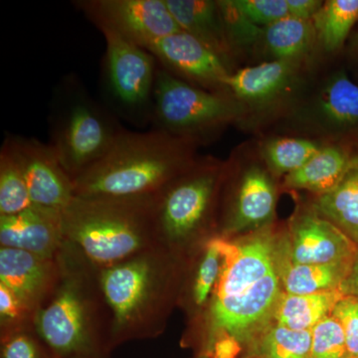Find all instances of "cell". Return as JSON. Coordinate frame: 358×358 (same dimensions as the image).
Here are the masks:
<instances>
[{"label": "cell", "instance_id": "obj_35", "mask_svg": "<svg viewBox=\"0 0 358 358\" xmlns=\"http://www.w3.org/2000/svg\"><path fill=\"white\" fill-rule=\"evenodd\" d=\"M243 352V343L227 333L212 336L199 355L207 358H240Z\"/></svg>", "mask_w": 358, "mask_h": 358}, {"label": "cell", "instance_id": "obj_19", "mask_svg": "<svg viewBox=\"0 0 358 358\" xmlns=\"http://www.w3.org/2000/svg\"><path fill=\"white\" fill-rule=\"evenodd\" d=\"M182 31L192 35L235 72L236 57L228 41L218 0H166Z\"/></svg>", "mask_w": 358, "mask_h": 358}, {"label": "cell", "instance_id": "obj_14", "mask_svg": "<svg viewBox=\"0 0 358 358\" xmlns=\"http://www.w3.org/2000/svg\"><path fill=\"white\" fill-rule=\"evenodd\" d=\"M288 259L296 265L352 262L357 245L312 205L296 211L289 223Z\"/></svg>", "mask_w": 358, "mask_h": 358}, {"label": "cell", "instance_id": "obj_5", "mask_svg": "<svg viewBox=\"0 0 358 358\" xmlns=\"http://www.w3.org/2000/svg\"><path fill=\"white\" fill-rule=\"evenodd\" d=\"M226 162L199 157L155 197L157 242L187 257L217 235Z\"/></svg>", "mask_w": 358, "mask_h": 358}, {"label": "cell", "instance_id": "obj_40", "mask_svg": "<svg viewBox=\"0 0 358 358\" xmlns=\"http://www.w3.org/2000/svg\"><path fill=\"white\" fill-rule=\"evenodd\" d=\"M195 358H207L206 357H204V355H196V357Z\"/></svg>", "mask_w": 358, "mask_h": 358}, {"label": "cell", "instance_id": "obj_24", "mask_svg": "<svg viewBox=\"0 0 358 358\" xmlns=\"http://www.w3.org/2000/svg\"><path fill=\"white\" fill-rule=\"evenodd\" d=\"M352 262L296 265L286 253L280 260V275L285 293L310 294L339 289Z\"/></svg>", "mask_w": 358, "mask_h": 358}, {"label": "cell", "instance_id": "obj_1", "mask_svg": "<svg viewBox=\"0 0 358 358\" xmlns=\"http://www.w3.org/2000/svg\"><path fill=\"white\" fill-rule=\"evenodd\" d=\"M56 258L60 278L40 310L37 331L57 358H110L114 315L103 292L102 268L67 240Z\"/></svg>", "mask_w": 358, "mask_h": 358}, {"label": "cell", "instance_id": "obj_30", "mask_svg": "<svg viewBox=\"0 0 358 358\" xmlns=\"http://www.w3.org/2000/svg\"><path fill=\"white\" fill-rule=\"evenodd\" d=\"M0 358H57L36 327L0 336Z\"/></svg>", "mask_w": 358, "mask_h": 358}, {"label": "cell", "instance_id": "obj_2", "mask_svg": "<svg viewBox=\"0 0 358 358\" xmlns=\"http://www.w3.org/2000/svg\"><path fill=\"white\" fill-rule=\"evenodd\" d=\"M188 260L157 245L101 270L103 292L114 315L115 348L164 333L178 306Z\"/></svg>", "mask_w": 358, "mask_h": 358}, {"label": "cell", "instance_id": "obj_31", "mask_svg": "<svg viewBox=\"0 0 358 358\" xmlns=\"http://www.w3.org/2000/svg\"><path fill=\"white\" fill-rule=\"evenodd\" d=\"M38 313L0 284V336L36 327Z\"/></svg>", "mask_w": 358, "mask_h": 358}, {"label": "cell", "instance_id": "obj_12", "mask_svg": "<svg viewBox=\"0 0 358 358\" xmlns=\"http://www.w3.org/2000/svg\"><path fill=\"white\" fill-rule=\"evenodd\" d=\"M80 10L101 32H112L148 50L181 31L166 0H81Z\"/></svg>", "mask_w": 358, "mask_h": 358}, {"label": "cell", "instance_id": "obj_22", "mask_svg": "<svg viewBox=\"0 0 358 358\" xmlns=\"http://www.w3.org/2000/svg\"><path fill=\"white\" fill-rule=\"evenodd\" d=\"M317 45L312 21L288 16L264 28L260 47L270 60L308 63Z\"/></svg>", "mask_w": 358, "mask_h": 358}, {"label": "cell", "instance_id": "obj_9", "mask_svg": "<svg viewBox=\"0 0 358 358\" xmlns=\"http://www.w3.org/2000/svg\"><path fill=\"white\" fill-rule=\"evenodd\" d=\"M106 41L103 78L115 108L129 119H152L157 60L138 45L112 32H103Z\"/></svg>", "mask_w": 358, "mask_h": 358}, {"label": "cell", "instance_id": "obj_11", "mask_svg": "<svg viewBox=\"0 0 358 358\" xmlns=\"http://www.w3.org/2000/svg\"><path fill=\"white\" fill-rule=\"evenodd\" d=\"M288 115L305 136L345 141L346 136L358 131V85L345 71H336L307 99H299Z\"/></svg>", "mask_w": 358, "mask_h": 358}, {"label": "cell", "instance_id": "obj_41", "mask_svg": "<svg viewBox=\"0 0 358 358\" xmlns=\"http://www.w3.org/2000/svg\"><path fill=\"white\" fill-rule=\"evenodd\" d=\"M355 358H358V355H357V357H355Z\"/></svg>", "mask_w": 358, "mask_h": 358}, {"label": "cell", "instance_id": "obj_3", "mask_svg": "<svg viewBox=\"0 0 358 358\" xmlns=\"http://www.w3.org/2000/svg\"><path fill=\"white\" fill-rule=\"evenodd\" d=\"M197 147L157 129H122L105 157L75 179V196H154L196 162Z\"/></svg>", "mask_w": 358, "mask_h": 358}, {"label": "cell", "instance_id": "obj_23", "mask_svg": "<svg viewBox=\"0 0 358 358\" xmlns=\"http://www.w3.org/2000/svg\"><path fill=\"white\" fill-rule=\"evenodd\" d=\"M343 296L339 289L310 294H292L284 292L273 319L279 326L296 331H313L319 322L331 315Z\"/></svg>", "mask_w": 358, "mask_h": 358}, {"label": "cell", "instance_id": "obj_36", "mask_svg": "<svg viewBox=\"0 0 358 358\" xmlns=\"http://www.w3.org/2000/svg\"><path fill=\"white\" fill-rule=\"evenodd\" d=\"M289 17L303 21H313L320 10L322 0H286Z\"/></svg>", "mask_w": 358, "mask_h": 358}, {"label": "cell", "instance_id": "obj_13", "mask_svg": "<svg viewBox=\"0 0 358 358\" xmlns=\"http://www.w3.org/2000/svg\"><path fill=\"white\" fill-rule=\"evenodd\" d=\"M147 51L173 76L208 91L230 94L227 80L232 71L188 33L181 30L169 35L150 45Z\"/></svg>", "mask_w": 358, "mask_h": 358}, {"label": "cell", "instance_id": "obj_8", "mask_svg": "<svg viewBox=\"0 0 358 358\" xmlns=\"http://www.w3.org/2000/svg\"><path fill=\"white\" fill-rule=\"evenodd\" d=\"M275 179L256 147L237 150L229 162H226L217 235L232 238L270 226L277 208Z\"/></svg>", "mask_w": 358, "mask_h": 358}, {"label": "cell", "instance_id": "obj_26", "mask_svg": "<svg viewBox=\"0 0 358 358\" xmlns=\"http://www.w3.org/2000/svg\"><path fill=\"white\" fill-rule=\"evenodd\" d=\"M357 21L358 0H327L312 21L317 45L327 53L338 52Z\"/></svg>", "mask_w": 358, "mask_h": 358}, {"label": "cell", "instance_id": "obj_33", "mask_svg": "<svg viewBox=\"0 0 358 358\" xmlns=\"http://www.w3.org/2000/svg\"><path fill=\"white\" fill-rule=\"evenodd\" d=\"M234 3L259 27H268L289 16L286 0H234Z\"/></svg>", "mask_w": 358, "mask_h": 358}, {"label": "cell", "instance_id": "obj_20", "mask_svg": "<svg viewBox=\"0 0 358 358\" xmlns=\"http://www.w3.org/2000/svg\"><path fill=\"white\" fill-rule=\"evenodd\" d=\"M355 150L348 141H327L307 164L285 176L282 186L289 190H305L315 196L324 194L343 178Z\"/></svg>", "mask_w": 358, "mask_h": 358}, {"label": "cell", "instance_id": "obj_25", "mask_svg": "<svg viewBox=\"0 0 358 358\" xmlns=\"http://www.w3.org/2000/svg\"><path fill=\"white\" fill-rule=\"evenodd\" d=\"M327 143L308 136H272L259 141L256 148L268 171L284 178L307 164Z\"/></svg>", "mask_w": 358, "mask_h": 358}, {"label": "cell", "instance_id": "obj_16", "mask_svg": "<svg viewBox=\"0 0 358 358\" xmlns=\"http://www.w3.org/2000/svg\"><path fill=\"white\" fill-rule=\"evenodd\" d=\"M60 278L57 258L0 247V284L39 313Z\"/></svg>", "mask_w": 358, "mask_h": 358}, {"label": "cell", "instance_id": "obj_37", "mask_svg": "<svg viewBox=\"0 0 358 358\" xmlns=\"http://www.w3.org/2000/svg\"><path fill=\"white\" fill-rule=\"evenodd\" d=\"M339 291L343 296H352L358 299V253L353 259L350 271L339 287Z\"/></svg>", "mask_w": 358, "mask_h": 358}, {"label": "cell", "instance_id": "obj_27", "mask_svg": "<svg viewBox=\"0 0 358 358\" xmlns=\"http://www.w3.org/2000/svg\"><path fill=\"white\" fill-rule=\"evenodd\" d=\"M13 136L0 148V216L20 213L33 206Z\"/></svg>", "mask_w": 358, "mask_h": 358}, {"label": "cell", "instance_id": "obj_17", "mask_svg": "<svg viewBox=\"0 0 358 358\" xmlns=\"http://www.w3.org/2000/svg\"><path fill=\"white\" fill-rule=\"evenodd\" d=\"M65 242L61 211L33 205L0 216V247L55 258Z\"/></svg>", "mask_w": 358, "mask_h": 358}, {"label": "cell", "instance_id": "obj_18", "mask_svg": "<svg viewBox=\"0 0 358 358\" xmlns=\"http://www.w3.org/2000/svg\"><path fill=\"white\" fill-rule=\"evenodd\" d=\"M226 238L215 235L188 260L178 307L187 313L195 329L208 310L225 263Z\"/></svg>", "mask_w": 358, "mask_h": 358}, {"label": "cell", "instance_id": "obj_21", "mask_svg": "<svg viewBox=\"0 0 358 358\" xmlns=\"http://www.w3.org/2000/svg\"><path fill=\"white\" fill-rule=\"evenodd\" d=\"M310 205L358 247V150L353 152L338 185L329 192L315 196Z\"/></svg>", "mask_w": 358, "mask_h": 358}, {"label": "cell", "instance_id": "obj_7", "mask_svg": "<svg viewBox=\"0 0 358 358\" xmlns=\"http://www.w3.org/2000/svg\"><path fill=\"white\" fill-rule=\"evenodd\" d=\"M246 117L244 106L231 94L200 88L157 66L152 110L155 129L199 145Z\"/></svg>", "mask_w": 358, "mask_h": 358}, {"label": "cell", "instance_id": "obj_15", "mask_svg": "<svg viewBox=\"0 0 358 358\" xmlns=\"http://www.w3.org/2000/svg\"><path fill=\"white\" fill-rule=\"evenodd\" d=\"M33 204L62 211L75 199L74 182L49 143L13 136Z\"/></svg>", "mask_w": 358, "mask_h": 358}, {"label": "cell", "instance_id": "obj_28", "mask_svg": "<svg viewBox=\"0 0 358 358\" xmlns=\"http://www.w3.org/2000/svg\"><path fill=\"white\" fill-rule=\"evenodd\" d=\"M312 331H296L289 327H268L254 341L250 352L260 358H310Z\"/></svg>", "mask_w": 358, "mask_h": 358}, {"label": "cell", "instance_id": "obj_38", "mask_svg": "<svg viewBox=\"0 0 358 358\" xmlns=\"http://www.w3.org/2000/svg\"><path fill=\"white\" fill-rule=\"evenodd\" d=\"M353 47H355V50L358 51V31L357 35H355V40H353Z\"/></svg>", "mask_w": 358, "mask_h": 358}, {"label": "cell", "instance_id": "obj_4", "mask_svg": "<svg viewBox=\"0 0 358 358\" xmlns=\"http://www.w3.org/2000/svg\"><path fill=\"white\" fill-rule=\"evenodd\" d=\"M155 197H78L61 211L65 240L96 267L124 262L157 246Z\"/></svg>", "mask_w": 358, "mask_h": 358}, {"label": "cell", "instance_id": "obj_29", "mask_svg": "<svg viewBox=\"0 0 358 358\" xmlns=\"http://www.w3.org/2000/svg\"><path fill=\"white\" fill-rule=\"evenodd\" d=\"M218 2L228 41L235 57L237 59L243 52L260 48L264 28L252 23L238 8L234 0H218Z\"/></svg>", "mask_w": 358, "mask_h": 358}, {"label": "cell", "instance_id": "obj_6", "mask_svg": "<svg viewBox=\"0 0 358 358\" xmlns=\"http://www.w3.org/2000/svg\"><path fill=\"white\" fill-rule=\"evenodd\" d=\"M122 131L76 78L59 85L52 103L48 143L73 182L105 157Z\"/></svg>", "mask_w": 358, "mask_h": 358}, {"label": "cell", "instance_id": "obj_32", "mask_svg": "<svg viewBox=\"0 0 358 358\" xmlns=\"http://www.w3.org/2000/svg\"><path fill=\"white\" fill-rule=\"evenodd\" d=\"M312 334L310 358H350L343 327L331 315L313 327Z\"/></svg>", "mask_w": 358, "mask_h": 358}, {"label": "cell", "instance_id": "obj_34", "mask_svg": "<svg viewBox=\"0 0 358 358\" xmlns=\"http://www.w3.org/2000/svg\"><path fill=\"white\" fill-rule=\"evenodd\" d=\"M331 317L338 320L345 333L350 358L358 355V299L343 296L334 308Z\"/></svg>", "mask_w": 358, "mask_h": 358}, {"label": "cell", "instance_id": "obj_39", "mask_svg": "<svg viewBox=\"0 0 358 358\" xmlns=\"http://www.w3.org/2000/svg\"><path fill=\"white\" fill-rule=\"evenodd\" d=\"M241 358H243V357H241ZM245 358H260V357H254V355H247V357Z\"/></svg>", "mask_w": 358, "mask_h": 358}, {"label": "cell", "instance_id": "obj_10", "mask_svg": "<svg viewBox=\"0 0 358 358\" xmlns=\"http://www.w3.org/2000/svg\"><path fill=\"white\" fill-rule=\"evenodd\" d=\"M308 63L268 60L233 72L227 80L230 94L244 106L245 121L260 122L292 107L300 99Z\"/></svg>", "mask_w": 358, "mask_h": 358}]
</instances>
